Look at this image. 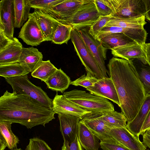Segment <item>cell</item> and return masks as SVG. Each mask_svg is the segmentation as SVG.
Returning a JSON list of instances; mask_svg holds the SVG:
<instances>
[{"label": "cell", "mask_w": 150, "mask_h": 150, "mask_svg": "<svg viewBox=\"0 0 150 150\" xmlns=\"http://www.w3.org/2000/svg\"><path fill=\"white\" fill-rule=\"evenodd\" d=\"M107 66L110 78L119 99L122 112L129 122L137 114L146 94L130 60L113 57Z\"/></svg>", "instance_id": "1"}, {"label": "cell", "mask_w": 150, "mask_h": 150, "mask_svg": "<svg viewBox=\"0 0 150 150\" xmlns=\"http://www.w3.org/2000/svg\"><path fill=\"white\" fill-rule=\"evenodd\" d=\"M52 108L29 96L6 91L0 98V120L18 123L28 129L45 125L55 119Z\"/></svg>", "instance_id": "2"}, {"label": "cell", "mask_w": 150, "mask_h": 150, "mask_svg": "<svg viewBox=\"0 0 150 150\" xmlns=\"http://www.w3.org/2000/svg\"><path fill=\"white\" fill-rule=\"evenodd\" d=\"M63 95L68 100L88 111L114 110V105L107 99L84 91L74 89L64 92Z\"/></svg>", "instance_id": "3"}, {"label": "cell", "mask_w": 150, "mask_h": 150, "mask_svg": "<svg viewBox=\"0 0 150 150\" xmlns=\"http://www.w3.org/2000/svg\"><path fill=\"white\" fill-rule=\"evenodd\" d=\"M4 78L11 86L13 93L28 96L42 105L52 108V99L49 98L40 87L31 83L27 75Z\"/></svg>", "instance_id": "4"}, {"label": "cell", "mask_w": 150, "mask_h": 150, "mask_svg": "<svg viewBox=\"0 0 150 150\" xmlns=\"http://www.w3.org/2000/svg\"><path fill=\"white\" fill-rule=\"evenodd\" d=\"M100 16L94 0L85 4L69 18L58 21L68 25L77 30L90 27L99 18Z\"/></svg>", "instance_id": "5"}, {"label": "cell", "mask_w": 150, "mask_h": 150, "mask_svg": "<svg viewBox=\"0 0 150 150\" xmlns=\"http://www.w3.org/2000/svg\"><path fill=\"white\" fill-rule=\"evenodd\" d=\"M70 39L75 50L87 72L98 79L103 78L102 72L77 30L73 29Z\"/></svg>", "instance_id": "6"}, {"label": "cell", "mask_w": 150, "mask_h": 150, "mask_svg": "<svg viewBox=\"0 0 150 150\" xmlns=\"http://www.w3.org/2000/svg\"><path fill=\"white\" fill-rule=\"evenodd\" d=\"M111 50L115 57L127 60L137 59L150 66V43L140 44L134 42Z\"/></svg>", "instance_id": "7"}, {"label": "cell", "mask_w": 150, "mask_h": 150, "mask_svg": "<svg viewBox=\"0 0 150 150\" xmlns=\"http://www.w3.org/2000/svg\"><path fill=\"white\" fill-rule=\"evenodd\" d=\"M87 28L77 30L99 66L103 76L107 77V74H109V73L105 66V61L106 59L108 49L89 33Z\"/></svg>", "instance_id": "8"}, {"label": "cell", "mask_w": 150, "mask_h": 150, "mask_svg": "<svg viewBox=\"0 0 150 150\" xmlns=\"http://www.w3.org/2000/svg\"><path fill=\"white\" fill-rule=\"evenodd\" d=\"M115 10V17L132 18L145 16L143 0H110Z\"/></svg>", "instance_id": "9"}, {"label": "cell", "mask_w": 150, "mask_h": 150, "mask_svg": "<svg viewBox=\"0 0 150 150\" xmlns=\"http://www.w3.org/2000/svg\"><path fill=\"white\" fill-rule=\"evenodd\" d=\"M18 37L27 45L37 46L45 41L42 32L37 21L32 13L24 24L19 33Z\"/></svg>", "instance_id": "10"}, {"label": "cell", "mask_w": 150, "mask_h": 150, "mask_svg": "<svg viewBox=\"0 0 150 150\" xmlns=\"http://www.w3.org/2000/svg\"><path fill=\"white\" fill-rule=\"evenodd\" d=\"M81 120L100 141L113 139L110 134L111 128L101 119L99 112L88 113L83 116Z\"/></svg>", "instance_id": "11"}, {"label": "cell", "mask_w": 150, "mask_h": 150, "mask_svg": "<svg viewBox=\"0 0 150 150\" xmlns=\"http://www.w3.org/2000/svg\"><path fill=\"white\" fill-rule=\"evenodd\" d=\"M91 1L64 0L51 8L42 11L47 13L59 21L69 18L83 5Z\"/></svg>", "instance_id": "12"}, {"label": "cell", "mask_w": 150, "mask_h": 150, "mask_svg": "<svg viewBox=\"0 0 150 150\" xmlns=\"http://www.w3.org/2000/svg\"><path fill=\"white\" fill-rule=\"evenodd\" d=\"M110 134L113 139L130 150H146L139 137L131 133L126 127L111 129Z\"/></svg>", "instance_id": "13"}, {"label": "cell", "mask_w": 150, "mask_h": 150, "mask_svg": "<svg viewBox=\"0 0 150 150\" xmlns=\"http://www.w3.org/2000/svg\"><path fill=\"white\" fill-rule=\"evenodd\" d=\"M60 129L64 142L69 144L73 142L78 135L79 122L81 119L70 115L59 113Z\"/></svg>", "instance_id": "14"}, {"label": "cell", "mask_w": 150, "mask_h": 150, "mask_svg": "<svg viewBox=\"0 0 150 150\" xmlns=\"http://www.w3.org/2000/svg\"><path fill=\"white\" fill-rule=\"evenodd\" d=\"M13 0L0 1V29L3 30L10 38L13 37L15 28Z\"/></svg>", "instance_id": "15"}, {"label": "cell", "mask_w": 150, "mask_h": 150, "mask_svg": "<svg viewBox=\"0 0 150 150\" xmlns=\"http://www.w3.org/2000/svg\"><path fill=\"white\" fill-rule=\"evenodd\" d=\"M86 89L93 95L112 101L120 107V104L117 91L110 78L104 77L99 79L92 86Z\"/></svg>", "instance_id": "16"}, {"label": "cell", "mask_w": 150, "mask_h": 150, "mask_svg": "<svg viewBox=\"0 0 150 150\" xmlns=\"http://www.w3.org/2000/svg\"><path fill=\"white\" fill-rule=\"evenodd\" d=\"M52 109L55 114L62 113L77 117L81 120L90 112L78 106L66 99L63 95L57 93L52 100Z\"/></svg>", "instance_id": "17"}, {"label": "cell", "mask_w": 150, "mask_h": 150, "mask_svg": "<svg viewBox=\"0 0 150 150\" xmlns=\"http://www.w3.org/2000/svg\"><path fill=\"white\" fill-rule=\"evenodd\" d=\"M117 33H123L140 44L146 43L148 35V33L145 29H140L114 26H104L98 35L96 39L98 40L105 36Z\"/></svg>", "instance_id": "18"}, {"label": "cell", "mask_w": 150, "mask_h": 150, "mask_svg": "<svg viewBox=\"0 0 150 150\" xmlns=\"http://www.w3.org/2000/svg\"><path fill=\"white\" fill-rule=\"evenodd\" d=\"M32 13L37 21L45 41H51L60 22L48 13L42 10L35 9Z\"/></svg>", "instance_id": "19"}, {"label": "cell", "mask_w": 150, "mask_h": 150, "mask_svg": "<svg viewBox=\"0 0 150 150\" xmlns=\"http://www.w3.org/2000/svg\"><path fill=\"white\" fill-rule=\"evenodd\" d=\"M150 110V94L146 95L137 114L131 122H127L126 127L132 134L139 137L142 129Z\"/></svg>", "instance_id": "20"}, {"label": "cell", "mask_w": 150, "mask_h": 150, "mask_svg": "<svg viewBox=\"0 0 150 150\" xmlns=\"http://www.w3.org/2000/svg\"><path fill=\"white\" fill-rule=\"evenodd\" d=\"M12 122L0 120V150H4L6 147L11 150L17 148L19 140L13 132Z\"/></svg>", "instance_id": "21"}, {"label": "cell", "mask_w": 150, "mask_h": 150, "mask_svg": "<svg viewBox=\"0 0 150 150\" xmlns=\"http://www.w3.org/2000/svg\"><path fill=\"white\" fill-rule=\"evenodd\" d=\"M23 47L18 39L14 37L12 41L0 51V65L18 63Z\"/></svg>", "instance_id": "22"}, {"label": "cell", "mask_w": 150, "mask_h": 150, "mask_svg": "<svg viewBox=\"0 0 150 150\" xmlns=\"http://www.w3.org/2000/svg\"><path fill=\"white\" fill-rule=\"evenodd\" d=\"M41 52L33 47H23L18 63L22 64L29 69L30 72H33L42 61Z\"/></svg>", "instance_id": "23"}, {"label": "cell", "mask_w": 150, "mask_h": 150, "mask_svg": "<svg viewBox=\"0 0 150 150\" xmlns=\"http://www.w3.org/2000/svg\"><path fill=\"white\" fill-rule=\"evenodd\" d=\"M78 137L82 146L86 150H98L99 139L84 124L81 120L79 122Z\"/></svg>", "instance_id": "24"}, {"label": "cell", "mask_w": 150, "mask_h": 150, "mask_svg": "<svg viewBox=\"0 0 150 150\" xmlns=\"http://www.w3.org/2000/svg\"><path fill=\"white\" fill-rule=\"evenodd\" d=\"M71 82L69 77L60 68L58 69L45 82L48 88L62 93L69 87Z\"/></svg>", "instance_id": "25"}, {"label": "cell", "mask_w": 150, "mask_h": 150, "mask_svg": "<svg viewBox=\"0 0 150 150\" xmlns=\"http://www.w3.org/2000/svg\"><path fill=\"white\" fill-rule=\"evenodd\" d=\"M145 19V16L132 18L114 17L109 21L105 26L144 29V26L147 23Z\"/></svg>", "instance_id": "26"}, {"label": "cell", "mask_w": 150, "mask_h": 150, "mask_svg": "<svg viewBox=\"0 0 150 150\" xmlns=\"http://www.w3.org/2000/svg\"><path fill=\"white\" fill-rule=\"evenodd\" d=\"M13 4L15 27L19 28L28 19L31 8L28 4V0H13Z\"/></svg>", "instance_id": "27"}, {"label": "cell", "mask_w": 150, "mask_h": 150, "mask_svg": "<svg viewBox=\"0 0 150 150\" xmlns=\"http://www.w3.org/2000/svg\"><path fill=\"white\" fill-rule=\"evenodd\" d=\"M99 113L101 119L110 128L126 127L127 120L122 112L108 110Z\"/></svg>", "instance_id": "28"}, {"label": "cell", "mask_w": 150, "mask_h": 150, "mask_svg": "<svg viewBox=\"0 0 150 150\" xmlns=\"http://www.w3.org/2000/svg\"><path fill=\"white\" fill-rule=\"evenodd\" d=\"M98 41L101 42L104 47L111 50L115 47L135 42L126 35L121 33L109 34L104 36Z\"/></svg>", "instance_id": "29"}, {"label": "cell", "mask_w": 150, "mask_h": 150, "mask_svg": "<svg viewBox=\"0 0 150 150\" xmlns=\"http://www.w3.org/2000/svg\"><path fill=\"white\" fill-rule=\"evenodd\" d=\"M129 60L134 66L146 94H150V66L137 59Z\"/></svg>", "instance_id": "30"}, {"label": "cell", "mask_w": 150, "mask_h": 150, "mask_svg": "<svg viewBox=\"0 0 150 150\" xmlns=\"http://www.w3.org/2000/svg\"><path fill=\"white\" fill-rule=\"evenodd\" d=\"M30 72L27 67L19 63L0 65V76L4 78L24 76Z\"/></svg>", "instance_id": "31"}, {"label": "cell", "mask_w": 150, "mask_h": 150, "mask_svg": "<svg viewBox=\"0 0 150 150\" xmlns=\"http://www.w3.org/2000/svg\"><path fill=\"white\" fill-rule=\"evenodd\" d=\"M49 60L42 61L38 66L31 73L33 77L45 82L57 70Z\"/></svg>", "instance_id": "32"}, {"label": "cell", "mask_w": 150, "mask_h": 150, "mask_svg": "<svg viewBox=\"0 0 150 150\" xmlns=\"http://www.w3.org/2000/svg\"><path fill=\"white\" fill-rule=\"evenodd\" d=\"M73 29L71 25L60 23L51 41L54 43L57 44H67L69 40L70 39Z\"/></svg>", "instance_id": "33"}, {"label": "cell", "mask_w": 150, "mask_h": 150, "mask_svg": "<svg viewBox=\"0 0 150 150\" xmlns=\"http://www.w3.org/2000/svg\"><path fill=\"white\" fill-rule=\"evenodd\" d=\"M94 2L100 16L115 17L116 11L110 0H94Z\"/></svg>", "instance_id": "34"}, {"label": "cell", "mask_w": 150, "mask_h": 150, "mask_svg": "<svg viewBox=\"0 0 150 150\" xmlns=\"http://www.w3.org/2000/svg\"><path fill=\"white\" fill-rule=\"evenodd\" d=\"M64 0H28L30 6L41 10L49 9L62 2Z\"/></svg>", "instance_id": "35"}, {"label": "cell", "mask_w": 150, "mask_h": 150, "mask_svg": "<svg viewBox=\"0 0 150 150\" xmlns=\"http://www.w3.org/2000/svg\"><path fill=\"white\" fill-rule=\"evenodd\" d=\"M114 17L111 16H100L98 19L89 27V33L96 39L98 35L102 28L109 21Z\"/></svg>", "instance_id": "36"}, {"label": "cell", "mask_w": 150, "mask_h": 150, "mask_svg": "<svg viewBox=\"0 0 150 150\" xmlns=\"http://www.w3.org/2000/svg\"><path fill=\"white\" fill-rule=\"evenodd\" d=\"M98 79L91 73L87 72L86 74H84L75 80L71 81L70 85L81 86L87 88L92 86Z\"/></svg>", "instance_id": "37"}, {"label": "cell", "mask_w": 150, "mask_h": 150, "mask_svg": "<svg viewBox=\"0 0 150 150\" xmlns=\"http://www.w3.org/2000/svg\"><path fill=\"white\" fill-rule=\"evenodd\" d=\"M25 150H52L47 144L43 140L35 137L29 139L28 144Z\"/></svg>", "instance_id": "38"}, {"label": "cell", "mask_w": 150, "mask_h": 150, "mask_svg": "<svg viewBox=\"0 0 150 150\" xmlns=\"http://www.w3.org/2000/svg\"><path fill=\"white\" fill-rule=\"evenodd\" d=\"M100 146L103 150H130L113 139L100 141Z\"/></svg>", "instance_id": "39"}, {"label": "cell", "mask_w": 150, "mask_h": 150, "mask_svg": "<svg viewBox=\"0 0 150 150\" xmlns=\"http://www.w3.org/2000/svg\"><path fill=\"white\" fill-rule=\"evenodd\" d=\"M62 150H83L78 136L74 141L70 144L67 142H64L62 147Z\"/></svg>", "instance_id": "40"}, {"label": "cell", "mask_w": 150, "mask_h": 150, "mask_svg": "<svg viewBox=\"0 0 150 150\" xmlns=\"http://www.w3.org/2000/svg\"><path fill=\"white\" fill-rule=\"evenodd\" d=\"M13 39L9 38L3 30L0 29V51L6 47Z\"/></svg>", "instance_id": "41"}, {"label": "cell", "mask_w": 150, "mask_h": 150, "mask_svg": "<svg viewBox=\"0 0 150 150\" xmlns=\"http://www.w3.org/2000/svg\"><path fill=\"white\" fill-rule=\"evenodd\" d=\"M150 128V110L142 126L141 134L142 135L146 130Z\"/></svg>", "instance_id": "42"}, {"label": "cell", "mask_w": 150, "mask_h": 150, "mask_svg": "<svg viewBox=\"0 0 150 150\" xmlns=\"http://www.w3.org/2000/svg\"><path fill=\"white\" fill-rule=\"evenodd\" d=\"M144 3L146 13L145 18L150 21V0H143Z\"/></svg>", "instance_id": "43"}, {"label": "cell", "mask_w": 150, "mask_h": 150, "mask_svg": "<svg viewBox=\"0 0 150 150\" xmlns=\"http://www.w3.org/2000/svg\"><path fill=\"white\" fill-rule=\"evenodd\" d=\"M143 143L146 147L150 149V134L145 132L142 135Z\"/></svg>", "instance_id": "44"}, {"label": "cell", "mask_w": 150, "mask_h": 150, "mask_svg": "<svg viewBox=\"0 0 150 150\" xmlns=\"http://www.w3.org/2000/svg\"><path fill=\"white\" fill-rule=\"evenodd\" d=\"M145 132L148 134H150V128L147 129Z\"/></svg>", "instance_id": "45"}, {"label": "cell", "mask_w": 150, "mask_h": 150, "mask_svg": "<svg viewBox=\"0 0 150 150\" xmlns=\"http://www.w3.org/2000/svg\"><path fill=\"white\" fill-rule=\"evenodd\" d=\"M23 150V149H21V148H19V149H18L17 148H16V149H13V150Z\"/></svg>", "instance_id": "46"}]
</instances>
